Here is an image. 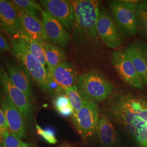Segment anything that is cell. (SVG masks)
<instances>
[{
    "instance_id": "obj_1",
    "label": "cell",
    "mask_w": 147,
    "mask_h": 147,
    "mask_svg": "<svg viewBox=\"0 0 147 147\" xmlns=\"http://www.w3.org/2000/svg\"><path fill=\"white\" fill-rule=\"evenodd\" d=\"M109 118L129 134L141 147H147V98L118 92L107 98Z\"/></svg>"
},
{
    "instance_id": "obj_2",
    "label": "cell",
    "mask_w": 147,
    "mask_h": 147,
    "mask_svg": "<svg viewBox=\"0 0 147 147\" xmlns=\"http://www.w3.org/2000/svg\"><path fill=\"white\" fill-rule=\"evenodd\" d=\"M74 12L72 31L79 43L96 44L99 36L96 24L100 12V2L96 0L70 1Z\"/></svg>"
},
{
    "instance_id": "obj_3",
    "label": "cell",
    "mask_w": 147,
    "mask_h": 147,
    "mask_svg": "<svg viewBox=\"0 0 147 147\" xmlns=\"http://www.w3.org/2000/svg\"><path fill=\"white\" fill-rule=\"evenodd\" d=\"M11 54L25 70L37 86L44 92H52L47 70L42 62L14 38L10 39Z\"/></svg>"
},
{
    "instance_id": "obj_4",
    "label": "cell",
    "mask_w": 147,
    "mask_h": 147,
    "mask_svg": "<svg viewBox=\"0 0 147 147\" xmlns=\"http://www.w3.org/2000/svg\"><path fill=\"white\" fill-rule=\"evenodd\" d=\"M76 85L84 100L98 102L104 101L113 93L110 81L102 74L92 70L78 78Z\"/></svg>"
},
{
    "instance_id": "obj_5",
    "label": "cell",
    "mask_w": 147,
    "mask_h": 147,
    "mask_svg": "<svg viewBox=\"0 0 147 147\" xmlns=\"http://www.w3.org/2000/svg\"><path fill=\"white\" fill-rule=\"evenodd\" d=\"M136 5L127 0H115L109 2L111 16L123 37H132L137 32Z\"/></svg>"
},
{
    "instance_id": "obj_6",
    "label": "cell",
    "mask_w": 147,
    "mask_h": 147,
    "mask_svg": "<svg viewBox=\"0 0 147 147\" xmlns=\"http://www.w3.org/2000/svg\"><path fill=\"white\" fill-rule=\"evenodd\" d=\"M0 85L25 120L30 121L33 112L31 101L22 91L14 86L8 74L2 68H0Z\"/></svg>"
},
{
    "instance_id": "obj_7",
    "label": "cell",
    "mask_w": 147,
    "mask_h": 147,
    "mask_svg": "<svg viewBox=\"0 0 147 147\" xmlns=\"http://www.w3.org/2000/svg\"><path fill=\"white\" fill-rule=\"evenodd\" d=\"M100 116L98 105L94 102L84 100L74 124L82 136L90 138L96 134Z\"/></svg>"
},
{
    "instance_id": "obj_8",
    "label": "cell",
    "mask_w": 147,
    "mask_h": 147,
    "mask_svg": "<svg viewBox=\"0 0 147 147\" xmlns=\"http://www.w3.org/2000/svg\"><path fill=\"white\" fill-rule=\"evenodd\" d=\"M96 31L101 40L110 48H118L123 43V36L115 22L104 7H100Z\"/></svg>"
},
{
    "instance_id": "obj_9",
    "label": "cell",
    "mask_w": 147,
    "mask_h": 147,
    "mask_svg": "<svg viewBox=\"0 0 147 147\" xmlns=\"http://www.w3.org/2000/svg\"><path fill=\"white\" fill-rule=\"evenodd\" d=\"M111 62L123 81L132 88L142 89L144 84L131 61L123 50H117L111 54Z\"/></svg>"
},
{
    "instance_id": "obj_10",
    "label": "cell",
    "mask_w": 147,
    "mask_h": 147,
    "mask_svg": "<svg viewBox=\"0 0 147 147\" xmlns=\"http://www.w3.org/2000/svg\"><path fill=\"white\" fill-rule=\"evenodd\" d=\"M42 8L59 21L66 30L72 31L74 22V12L70 1L42 0Z\"/></svg>"
},
{
    "instance_id": "obj_11",
    "label": "cell",
    "mask_w": 147,
    "mask_h": 147,
    "mask_svg": "<svg viewBox=\"0 0 147 147\" xmlns=\"http://www.w3.org/2000/svg\"><path fill=\"white\" fill-rule=\"evenodd\" d=\"M42 21L49 42L59 47H65L70 40V36L62 24L42 7L40 8Z\"/></svg>"
},
{
    "instance_id": "obj_12",
    "label": "cell",
    "mask_w": 147,
    "mask_h": 147,
    "mask_svg": "<svg viewBox=\"0 0 147 147\" xmlns=\"http://www.w3.org/2000/svg\"><path fill=\"white\" fill-rule=\"evenodd\" d=\"M47 71L51 85H56L57 92L65 93L66 89L76 84L78 78L76 73L73 66L67 61Z\"/></svg>"
},
{
    "instance_id": "obj_13",
    "label": "cell",
    "mask_w": 147,
    "mask_h": 147,
    "mask_svg": "<svg viewBox=\"0 0 147 147\" xmlns=\"http://www.w3.org/2000/svg\"><path fill=\"white\" fill-rule=\"evenodd\" d=\"M0 105L5 115L9 130L11 133L20 139L26 138L25 119L6 95L1 98Z\"/></svg>"
},
{
    "instance_id": "obj_14",
    "label": "cell",
    "mask_w": 147,
    "mask_h": 147,
    "mask_svg": "<svg viewBox=\"0 0 147 147\" xmlns=\"http://www.w3.org/2000/svg\"><path fill=\"white\" fill-rule=\"evenodd\" d=\"M18 13L11 1L0 2V30L14 37L22 30Z\"/></svg>"
},
{
    "instance_id": "obj_15",
    "label": "cell",
    "mask_w": 147,
    "mask_h": 147,
    "mask_svg": "<svg viewBox=\"0 0 147 147\" xmlns=\"http://www.w3.org/2000/svg\"><path fill=\"white\" fill-rule=\"evenodd\" d=\"M5 63L9 76L13 84L22 91L32 101L33 91L30 76L19 63L10 60H5Z\"/></svg>"
},
{
    "instance_id": "obj_16",
    "label": "cell",
    "mask_w": 147,
    "mask_h": 147,
    "mask_svg": "<svg viewBox=\"0 0 147 147\" xmlns=\"http://www.w3.org/2000/svg\"><path fill=\"white\" fill-rule=\"evenodd\" d=\"M22 29L30 37L39 40L49 42L45 32L42 21L32 14L18 11Z\"/></svg>"
},
{
    "instance_id": "obj_17",
    "label": "cell",
    "mask_w": 147,
    "mask_h": 147,
    "mask_svg": "<svg viewBox=\"0 0 147 147\" xmlns=\"http://www.w3.org/2000/svg\"><path fill=\"white\" fill-rule=\"evenodd\" d=\"M123 51L130 58L144 84L147 86V61L138 41L130 43Z\"/></svg>"
},
{
    "instance_id": "obj_18",
    "label": "cell",
    "mask_w": 147,
    "mask_h": 147,
    "mask_svg": "<svg viewBox=\"0 0 147 147\" xmlns=\"http://www.w3.org/2000/svg\"><path fill=\"white\" fill-rule=\"evenodd\" d=\"M96 134L104 147H113L116 145L117 141L116 130L110 119L104 114L100 116Z\"/></svg>"
},
{
    "instance_id": "obj_19",
    "label": "cell",
    "mask_w": 147,
    "mask_h": 147,
    "mask_svg": "<svg viewBox=\"0 0 147 147\" xmlns=\"http://www.w3.org/2000/svg\"><path fill=\"white\" fill-rule=\"evenodd\" d=\"M13 38L22 44L30 53L36 57L45 67L47 66L44 50V42H45L32 38L23 30Z\"/></svg>"
},
{
    "instance_id": "obj_20",
    "label": "cell",
    "mask_w": 147,
    "mask_h": 147,
    "mask_svg": "<svg viewBox=\"0 0 147 147\" xmlns=\"http://www.w3.org/2000/svg\"><path fill=\"white\" fill-rule=\"evenodd\" d=\"M44 50L47 63V70H51L66 61V55L58 46L50 42H44Z\"/></svg>"
},
{
    "instance_id": "obj_21",
    "label": "cell",
    "mask_w": 147,
    "mask_h": 147,
    "mask_svg": "<svg viewBox=\"0 0 147 147\" xmlns=\"http://www.w3.org/2000/svg\"><path fill=\"white\" fill-rule=\"evenodd\" d=\"M65 94L68 96L73 109V114L71 117L73 121L82 107L84 99L79 92L76 84L66 89Z\"/></svg>"
},
{
    "instance_id": "obj_22",
    "label": "cell",
    "mask_w": 147,
    "mask_h": 147,
    "mask_svg": "<svg viewBox=\"0 0 147 147\" xmlns=\"http://www.w3.org/2000/svg\"><path fill=\"white\" fill-rule=\"evenodd\" d=\"M137 32L147 40V6L141 3L135 5Z\"/></svg>"
},
{
    "instance_id": "obj_23",
    "label": "cell",
    "mask_w": 147,
    "mask_h": 147,
    "mask_svg": "<svg viewBox=\"0 0 147 147\" xmlns=\"http://www.w3.org/2000/svg\"><path fill=\"white\" fill-rule=\"evenodd\" d=\"M11 3L18 11H22L37 16L38 11L40 12L42 7L39 3L31 0H12Z\"/></svg>"
},
{
    "instance_id": "obj_24",
    "label": "cell",
    "mask_w": 147,
    "mask_h": 147,
    "mask_svg": "<svg viewBox=\"0 0 147 147\" xmlns=\"http://www.w3.org/2000/svg\"><path fill=\"white\" fill-rule=\"evenodd\" d=\"M55 107L58 113L64 117L72 116L73 109L68 96L65 94H60L54 100Z\"/></svg>"
},
{
    "instance_id": "obj_25",
    "label": "cell",
    "mask_w": 147,
    "mask_h": 147,
    "mask_svg": "<svg viewBox=\"0 0 147 147\" xmlns=\"http://www.w3.org/2000/svg\"><path fill=\"white\" fill-rule=\"evenodd\" d=\"M1 147H32L29 144L11 134L9 130L6 132L0 140Z\"/></svg>"
},
{
    "instance_id": "obj_26",
    "label": "cell",
    "mask_w": 147,
    "mask_h": 147,
    "mask_svg": "<svg viewBox=\"0 0 147 147\" xmlns=\"http://www.w3.org/2000/svg\"><path fill=\"white\" fill-rule=\"evenodd\" d=\"M36 127L37 134L47 142L53 144L57 143V140L56 137V134L53 129L50 128L43 129L38 125H37Z\"/></svg>"
},
{
    "instance_id": "obj_27",
    "label": "cell",
    "mask_w": 147,
    "mask_h": 147,
    "mask_svg": "<svg viewBox=\"0 0 147 147\" xmlns=\"http://www.w3.org/2000/svg\"><path fill=\"white\" fill-rule=\"evenodd\" d=\"M8 130H9V128L5 115L0 106V140Z\"/></svg>"
},
{
    "instance_id": "obj_28",
    "label": "cell",
    "mask_w": 147,
    "mask_h": 147,
    "mask_svg": "<svg viewBox=\"0 0 147 147\" xmlns=\"http://www.w3.org/2000/svg\"><path fill=\"white\" fill-rule=\"evenodd\" d=\"M11 44L5 37L0 33V53L5 52H11Z\"/></svg>"
},
{
    "instance_id": "obj_29",
    "label": "cell",
    "mask_w": 147,
    "mask_h": 147,
    "mask_svg": "<svg viewBox=\"0 0 147 147\" xmlns=\"http://www.w3.org/2000/svg\"><path fill=\"white\" fill-rule=\"evenodd\" d=\"M138 42L139 43L140 47L142 49V52L144 55V57L146 58L147 63V42H144L143 40H139L138 41Z\"/></svg>"
},
{
    "instance_id": "obj_30",
    "label": "cell",
    "mask_w": 147,
    "mask_h": 147,
    "mask_svg": "<svg viewBox=\"0 0 147 147\" xmlns=\"http://www.w3.org/2000/svg\"><path fill=\"white\" fill-rule=\"evenodd\" d=\"M141 3H142V4H143L144 5L147 6V0H144V1H141Z\"/></svg>"
},
{
    "instance_id": "obj_31",
    "label": "cell",
    "mask_w": 147,
    "mask_h": 147,
    "mask_svg": "<svg viewBox=\"0 0 147 147\" xmlns=\"http://www.w3.org/2000/svg\"><path fill=\"white\" fill-rule=\"evenodd\" d=\"M69 147V146H62V147Z\"/></svg>"
},
{
    "instance_id": "obj_32",
    "label": "cell",
    "mask_w": 147,
    "mask_h": 147,
    "mask_svg": "<svg viewBox=\"0 0 147 147\" xmlns=\"http://www.w3.org/2000/svg\"><path fill=\"white\" fill-rule=\"evenodd\" d=\"M1 0H0V2H1Z\"/></svg>"
}]
</instances>
